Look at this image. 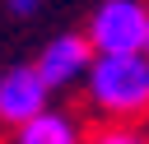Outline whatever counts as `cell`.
Segmentation results:
<instances>
[{
	"label": "cell",
	"mask_w": 149,
	"mask_h": 144,
	"mask_svg": "<svg viewBox=\"0 0 149 144\" xmlns=\"http://www.w3.org/2000/svg\"><path fill=\"white\" fill-rule=\"evenodd\" d=\"M84 93L102 125H135L149 116V56H93Z\"/></svg>",
	"instance_id": "cell-1"
},
{
	"label": "cell",
	"mask_w": 149,
	"mask_h": 144,
	"mask_svg": "<svg viewBox=\"0 0 149 144\" xmlns=\"http://www.w3.org/2000/svg\"><path fill=\"white\" fill-rule=\"evenodd\" d=\"M144 0H102L88 19V51L93 56H144Z\"/></svg>",
	"instance_id": "cell-2"
},
{
	"label": "cell",
	"mask_w": 149,
	"mask_h": 144,
	"mask_svg": "<svg viewBox=\"0 0 149 144\" xmlns=\"http://www.w3.org/2000/svg\"><path fill=\"white\" fill-rule=\"evenodd\" d=\"M88 65H93V51H88L84 33H61V37H51V42L42 46L33 74H37L42 88L51 93V88H70V84H79V79L88 74Z\"/></svg>",
	"instance_id": "cell-3"
},
{
	"label": "cell",
	"mask_w": 149,
	"mask_h": 144,
	"mask_svg": "<svg viewBox=\"0 0 149 144\" xmlns=\"http://www.w3.org/2000/svg\"><path fill=\"white\" fill-rule=\"evenodd\" d=\"M37 111H47V88L33 74V65H14L0 74V125L19 130L23 121H33Z\"/></svg>",
	"instance_id": "cell-4"
},
{
	"label": "cell",
	"mask_w": 149,
	"mask_h": 144,
	"mask_svg": "<svg viewBox=\"0 0 149 144\" xmlns=\"http://www.w3.org/2000/svg\"><path fill=\"white\" fill-rule=\"evenodd\" d=\"M9 144H84V130H79L74 116L47 107V111H37L33 121H23V125L9 135Z\"/></svg>",
	"instance_id": "cell-5"
},
{
	"label": "cell",
	"mask_w": 149,
	"mask_h": 144,
	"mask_svg": "<svg viewBox=\"0 0 149 144\" xmlns=\"http://www.w3.org/2000/svg\"><path fill=\"white\" fill-rule=\"evenodd\" d=\"M84 144H149V135L140 125H98Z\"/></svg>",
	"instance_id": "cell-6"
},
{
	"label": "cell",
	"mask_w": 149,
	"mask_h": 144,
	"mask_svg": "<svg viewBox=\"0 0 149 144\" xmlns=\"http://www.w3.org/2000/svg\"><path fill=\"white\" fill-rule=\"evenodd\" d=\"M37 5H42V0H5V9H9L14 19H28V14H37Z\"/></svg>",
	"instance_id": "cell-7"
},
{
	"label": "cell",
	"mask_w": 149,
	"mask_h": 144,
	"mask_svg": "<svg viewBox=\"0 0 149 144\" xmlns=\"http://www.w3.org/2000/svg\"><path fill=\"white\" fill-rule=\"evenodd\" d=\"M144 56H149V14H144Z\"/></svg>",
	"instance_id": "cell-8"
}]
</instances>
